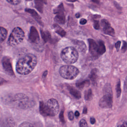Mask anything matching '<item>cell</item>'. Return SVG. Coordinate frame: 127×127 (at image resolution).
<instances>
[{"instance_id":"cell-18","label":"cell","mask_w":127,"mask_h":127,"mask_svg":"<svg viewBox=\"0 0 127 127\" xmlns=\"http://www.w3.org/2000/svg\"><path fill=\"white\" fill-rule=\"evenodd\" d=\"M98 54L99 56L102 55L105 53L106 51V47L103 41L100 40L98 42Z\"/></svg>"},{"instance_id":"cell-17","label":"cell","mask_w":127,"mask_h":127,"mask_svg":"<svg viewBox=\"0 0 127 127\" xmlns=\"http://www.w3.org/2000/svg\"><path fill=\"white\" fill-rule=\"evenodd\" d=\"M25 11L30 13L36 21L38 22H40L41 21V18L40 15H39L38 13L35 10L27 8V9H25Z\"/></svg>"},{"instance_id":"cell-32","label":"cell","mask_w":127,"mask_h":127,"mask_svg":"<svg viewBox=\"0 0 127 127\" xmlns=\"http://www.w3.org/2000/svg\"><path fill=\"white\" fill-rule=\"evenodd\" d=\"M68 118L70 121H72L74 118V115L73 112H71L68 114Z\"/></svg>"},{"instance_id":"cell-34","label":"cell","mask_w":127,"mask_h":127,"mask_svg":"<svg viewBox=\"0 0 127 127\" xmlns=\"http://www.w3.org/2000/svg\"><path fill=\"white\" fill-rule=\"evenodd\" d=\"M87 22V21L85 19L82 18L80 20V24L83 25L86 24Z\"/></svg>"},{"instance_id":"cell-5","label":"cell","mask_w":127,"mask_h":127,"mask_svg":"<svg viewBox=\"0 0 127 127\" xmlns=\"http://www.w3.org/2000/svg\"><path fill=\"white\" fill-rule=\"evenodd\" d=\"M60 74L62 77L67 80L75 79L79 73V71L77 68L71 65L63 66L60 68Z\"/></svg>"},{"instance_id":"cell-6","label":"cell","mask_w":127,"mask_h":127,"mask_svg":"<svg viewBox=\"0 0 127 127\" xmlns=\"http://www.w3.org/2000/svg\"><path fill=\"white\" fill-rule=\"evenodd\" d=\"M13 101L16 106L21 109H25L31 106L32 103L30 98L25 94L19 93L14 96Z\"/></svg>"},{"instance_id":"cell-11","label":"cell","mask_w":127,"mask_h":127,"mask_svg":"<svg viewBox=\"0 0 127 127\" xmlns=\"http://www.w3.org/2000/svg\"><path fill=\"white\" fill-rule=\"evenodd\" d=\"M29 40L33 44H38L40 41L39 34L35 27H31L29 35Z\"/></svg>"},{"instance_id":"cell-4","label":"cell","mask_w":127,"mask_h":127,"mask_svg":"<svg viewBox=\"0 0 127 127\" xmlns=\"http://www.w3.org/2000/svg\"><path fill=\"white\" fill-rule=\"evenodd\" d=\"M24 32L23 30L19 27L15 28L10 35L7 43L10 46H15L21 43L24 40Z\"/></svg>"},{"instance_id":"cell-29","label":"cell","mask_w":127,"mask_h":127,"mask_svg":"<svg viewBox=\"0 0 127 127\" xmlns=\"http://www.w3.org/2000/svg\"><path fill=\"white\" fill-rule=\"evenodd\" d=\"M19 127H33L31 124L28 123L27 122H23L22 124H21L19 126Z\"/></svg>"},{"instance_id":"cell-9","label":"cell","mask_w":127,"mask_h":127,"mask_svg":"<svg viewBox=\"0 0 127 127\" xmlns=\"http://www.w3.org/2000/svg\"><path fill=\"white\" fill-rule=\"evenodd\" d=\"M101 24L103 27V31L105 34L112 37L115 36V31L111 27L109 22L105 19H103L101 22Z\"/></svg>"},{"instance_id":"cell-28","label":"cell","mask_w":127,"mask_h":127,"mask_svg":"<svg viewBox=\"0 0 127 127\" xmlns=\"http://www.w3.org/2000/svg\"><path fill=\"white\" fill-rule=\"evenodd\" d=\"M127 50V43L125 41H123V44L122 48L121 51L122 53H124Z\"/></svg>"},{"instance_id":"cell-37","label":"cell","mask_w":127,"mask_h":127,"mask_svg":"<svg viewBox=\"0 0 127 127\" xmlns=\"http://www.w3.org/2000/svg\"><path fill=\"white\" fill-rule=\"evenodd\" d=\"M124 89H127V76L126 77V79H125V81L124 83Z\"/></svg>"},{"instance_id":"cell-25","label":"cell","mask_w":127,"mask_h":127,"mask_svg":"<svg viewBox=\"0 0 127 127\" xmlns=\"http://www.w3.org/2000/svg\"><path fill=\"white\" fill-rule=\"evenodd\" d=\"M116 94H117V97L119 98L121 96V81L120 80H119L116 85Z\"/></svg>"},{"instance_id":"cell-13","label":"cell","mask_w":127,"mask_h":127,"mask_svg":"<svg viewBox=\"0 0 127 127\" xmlns=\"http://www.w3.org/2000/svg\"><path fill=\"white\" fill-rule=\"evenodd\" d=\"M72 42L75 46V48L79 52L82 53H86L87 48L86 45L84 42L75 40H73Z\"/></svg>"},{"instance_id":"cell-33","label":"cell","mask_w":127,"mask_h":127,"mask_svg":"<svg viewBox=\"0 0 127 127\" xmlns=\"http://www.w3.org/2000/svg\"><path fill=\"white\" fill-rule=\"evenodd\" d=\"M64 112L63 111H62L61 112V113L60 114V120L62 122H65V121H64V117L63 115Z\"/></svg>"},{"instance_id":"cell-36","label":"cell","mask_w":127,"mask_h":127,"mask_svg":"<svg viewBox=\"0 0 127 127\" xmlns=\"http://www.w3.org/2000/svg\"><path fill=\"white\" fill-rule=\"evenodd\" d=\"M90 122L92 124H94L95 123V118H90Z\"/></svg>"},{"instance_id":"cell-22","label":"cell","mask_w":127,"mask_h":127,"mask_svg":"<svg viewBox=\"0 0 127 127\" xmlns=\"http://www.w3.org/2000/svg\"><path fill=\"white\" fill-rule=\"evenodd\" d=\"M90 85V82L89 81L85 80L81 82L77 83L76 86L78 88L80 89H83L84 87H88Z\"/></svg>"},{"instance_id":"cell-20","label":"cell","mask_w":127,"mask_h":127,"mask_svg":"<svg viewBox=\"0 0 127 127\" xmlns=\"http://www.w3.org/2000/svg\"><path fill=\"white\" fill-rule=\"evenodd\" d=\"M7 32L6 29L0 27V43L3 42L6 38Z\"/></svg>"},{"instance_id":"cell-19","label":"cell","mask_w":127,"mask_h":127,"mask_svg":"<svg viewBox=\"0 0 127 127\" xmlns=\"http://www.w3.org/2000/svg\"><path fill=\"white\" fill-rule=\"evenodd\" d=\"M69 91L70 94L76 99H79L81 98V94L80 92L74 88L72 87L69 88Z\"/></svg>"},{"instance_id":"cell-30","label":"cell","mask_w":127,"mask_h":127,"mask_svg":"<svg viewBox=\"0 0 127 127\" xmlns=\"http://www.w3.org/2000/svg\"><path fill=\"white\" fill-rule=\"evenodd\" d=\"M80 127H87L88 126L86 120H84V119H82L80 121Z\"/></svg>"},{"instance_id":"cell-21","label":"cell","mask_w":127,"mask_h":127,"mask_svg":"<svg viewBox=\"0 0 127 127\" xmlns=\"http://www.w3.org/2000/svg\"><path fill=\"white\" fill-rule=\"evenodd\" d=\"M97 69H94L91 71V74L89 76L90 80L94 83H96L97 78Z\"/></svg>"},{"instance_id":"cell-2","label":"cell","mask_w":127,"mask_h":127,"mask_svg":"<svg viewBox=\"0 0 127 127\" xmlns=\"http://www.w3.org/2000/svg\"><path fill=\"white\" fill-rule=\"evenodd\" d=\"M60 106L57 101L54 98H51L47 102L40 101L39 103V112L44 116H54L59 112Z\"/></svg>"},{"instance_id":"cell-10","label":"cell","mask_w":127,"mask_h":127,"mask_svg":"<svg viewBox=\"0 0 127 127\" xmlns=\"http://www.w3.org/2000/svg\"><path fill=\"white\" fill-rule=\"evenodd\" d=\"M2 63L3 68L6 73L11 76L14 75L12 62L10 58L7 57H5L2 59Z\"/></svg>"},{"instance_id":"cell-40","label":"cell","mask_w":127,"mask_h":127,"mask_svg":"<svg viewBox=\"0 0 127 127\" xmlns=\"http://www.w3.org/2000/svg\"><path fill=\"white\" fill-rule=\"evenodd\" d=\"M87 109L86 107H84V109L83 111L84 114H86L87 113Z\"/></svg>"},{"instance_id":"cell-15","label":"cell","mask_w":127,"mask_h":127,"mask_svg":"<svg viewBox=\"0 0 127 127\" xmlns=\"http://www.w3.org/2000/svg\"><path fill=\"white\" fill-rule=\"evenodd\" d=\"M53 28L55 32L62 37H64L66 35V31L57 24H54Z\"/></svg>"},{"instance_id":"cell-35","label":"cell","mask_w":127,"mask_h":127,"mask_svg":"<svg viewBox=\"0 0 127 127\" xmlns=\"http://www.w3.org/2000/svg\"><path fill=\"white\" fill-rule=\"evenodd\" d=\"M114 4H115L116 7L117 9H118L119 10L121 9L122 7H121V6H120V5H119V4L118 3H117L116 1H114Z\"/></svg>"},{"instance_id":"cell-31","label":"cell","mask_w":127,"mask_h":127,"mask_svg":"<svg viewBox=\"0 0 127 127\" xmlns=\"http://www.w3.org/2000/svg\"><path fill=\"white\" fill-rule=\"evenodd\" d=\"M121 41H118V42L116 43L115 47L117 51H119V50L120 47H121Z\"/></svg>"},{"instance_id":"cell-16","label":"cell","mask_w":127,"mask_h":127,"mask_svg":"<svg viewBox=\"0 0 127 127\" xmlns=\"http://www.w3.org/2000/svg\"><path fill=\"white\" fill-rule=\"evenodd\" d=\"M40 33L42 38L45 42H47L51 40V35L49 31H44L41 29Z\"/></svg>"},{"instance_id":"cell-24","label":"cell","mask_w":127,"mask_h":127,"mask_svg":"<svg viewBox=\"0 0 127 127\" xmlns=\"http://www.w3.org/2000/svg\"><path fill=\"white\" fill-rule=\"evenodd\" d=\"M84 98L87 101H90L92 99V92L91 89H88L84 93Z\"/></svg>"},{"instance_id":"cell-3","label":"cell","mask_w":127,"mask_h":127,"mask_svg":"<svg viewBox=\"0 0 127 127\" xmlns=\"http://www.w3.org/2000/svg\"><path fill=\"white\" fill-rule=\"evenodd\" d=\"M61 56L64 62L66 64H73L78 60V52L74 47H68L62 51Z\"/></svg>"},{"instance_id":"cell-26","label":"cell","mask_w":127,"mask_h":127,"mask_svg":"<svg viewBox=\"0 0 127 127\" xmlns=\"http://www.w3.org/2000/svg\"><path fill=\"white\" fill-rule=\"evenodd\" d=\"M9 3L12 5H16L19 4L21 0H6Z\"/></svg>"},{"instance_id":"cell-27","label":"cell","mask_w":127,"mask_h":127,"mask_svg":"<svg viewBox=\"0 0 127 127\" xmlns=\"http://www.w3.org/2000/svg\"><path fill=\"white\" fill-rule=\"evenodd\" d=\"M93 27L95 30H98L100 28L99 22L97 20H94Z\"/></svg>"},{"instance_id":"cell-42","label":"cell","mask_w":127,"mask_h":127,"mask_svg":"<svg viewBox=\"0 0 127 127\" xmlns=\"http://www.w3.org/2000/svg\"><path fill=\"white\" fill-rule=\"evenodd\" d=\"M48 72L47 71H45L44 72V74H43V77H46V76H47V74Z\"/></svg>"},{"instance_id":"cell-46","label":"cell","mask_w":127,"mask_h":127,"mask_svg":"<svg viewBox=\"0 0 127 127\" xmlns=\"http://www.w3.org/2000/svg\"><path fill=\"white\" fill-rule=\"evenodd\" d=\"M27 1H32V0H26Z\"/></svg>"},{"instance_id":"cell-1","label":"cell","mask_w":127,"mask_h":127,"mask_svg":"<svg viewBox=\"0 0 127 127\" xmlns=\"http://www.w3.org/2000/svg\"><path fill=\"white\" fill-rule=\"evenodd\" d=\"M37 64L36 57L32 54H28L20 58L16 65V71L19 74L27 75L31 73Z\"/></svg>"},{"instance_id":"cell-38","label":"cell","mask_w":127,"mask_h":127,"mask_svg":"<svg viewBox=\"0 0 127 127\" xmlns=\"http://www.w3.org/2000/svg\"><path fill=\"white\" fill-rule=\"evenodd\" d=\"M118 127H127V122H124L122 125L121 126H119Z\"/></svg>"},{"instance_id":"cell-7","label":"cell","mask_w":127,"mask_h":127,"mask_svg":"<svg viewBox=\"0 0 127 127\" xmlns=\"http://www.w3.org/2000/svg\"><path fill=\"white\" fill-rule=\"evenodd\" d=\"M54 13L56 15L54 20L60 24H64L65 22V17L64 14V9L63 3L60 4L54 9Z\"/></svg>"},{"instance_id":"cell-23","label":"cell","mask_w":127,"mask_h":127,"mask_svg":"<svg viewBox=\"0 0 127 127\" xmlns=\"http://www.w3.org/2000/svg\"><path fill=\"white\" fill-rule=\"evenodd\" d=\"M104 94L113 95L111 85L110 84H107L105 85L104 88Z\"/></svg>"},{"instance_id":"cell-41","label":"cell","mask_w":127,"mask_h":127,"mask_svg":"<svg viewBox=\"0 0 127 127\" xmlns=\"http://www.w3.org/2000/svg\"><path fill=\"white\" fill-rule=\"evenodd\" d=\"M66 1L70 2H74L77 1V0H66Z\"/></svg>"},{"instance_id":"cell-47","label":"cell","mask_w":127,"mask_h":127,"mask_svg":"<svg viewBox=\"0 0 127 127\" xmlns=\"http://www.w3.org/2000/svg\"><path fill=\"white\" fill-rule=\"evenodd\" d=\"M45 0L46 1H47V0Z\"/></svg>"},{"instance_id":"cell-44","label":"cell","mask_w":127,"mask_h":127,"mask_svg":"<svg viewBox=\"0 0 127 127\" xmlns=\"http://www.w3.org/2000/svg\"><path fill=\"white\" fill-rule=\"evenodd\" d=\"M80 13H76L75 14V17L77 18H79L80 17Z\"/></svg>"},{"instance_id":"cell-39","label":"cell","mask_w":127,"mask_h":127,"mask_svg":"<svg viewBox=\"0 0 127 127\" xmlns=\"http://www.w3.org/2000/svg\"><path fill=\"white\" fill-rule=\"evenodd\" d=\"M75 116H76V117H79V116H80V113H79V112L78 111H76V112H75Z\"/></svg>"},{"instance_id":"cell-14","label":"cell","mask_w":127,"mask_h":127,"mask_svg":"<svg viewBox=\"0 0 127 127\" xmlns=\"http://www.w3.org/2000/svg\"><path fill=\"white\" fill-rule=\"evenodd\" d=\"M35 7L41 13L43 12L44 4H47V1L45 0H35Z\"/></svg>"},{"instance_id":"cell-45","label":"cell","mask_w":127,"mask_h":127,"mask_svg":"<svg viewBox=\"0 0 127 127\" xmlns=\"http://www.w3.org/2000/svg\"><path fill=\"white\" fill-rule=\"evenodd\" d=\"M94 16H95V18H99L101 17V16L100 15H94Z\"/></svg>"},{"instance_id":"cell-43","label":"cell","mask_w":127,"mask_h":127,"mask_svg":"<svg viewBox=\"0 0 127 127\" xmlns=\"http://www.w3.org/2000/svg\"><path fill=\"white\" fill-rule=\"evenodd\" d=\"M92 1L94 3H99V0H92Z\"/></svg>"},{"instance_id":"cell-8","label":"cell","mask_w":127,"mask_h":127,"mask_svg":"<svg viewBox=\"0 0 127 127\" xmlns=\"http://www.w3.org/2000/svg\"><path fill=\"white\" fill-rule=\"evenodd\" d=\"M113 95L104 94L99 102V105L103 109H110L113 106Z\"/></svg>"},{"instance_id":"cell-12","label":"cell","mask_w":127,"mask_h":127,"mask_svg":"<svg viewBox=\"0 0 127 127\" xmlns=\"http://www.w3.org/2000/svg\"><path fill=\"white\" fill-rule=\"evenodd\" d=\"M88 42L89 44V51L90 53L93 57L97 58L99 56L98 51V45L94 40L92 39H89Z\"/></svg>"}]
</instances>
